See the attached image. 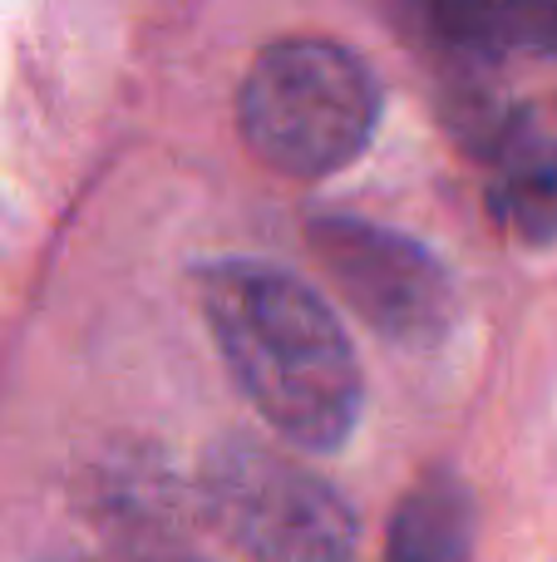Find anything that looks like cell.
I'll return each mask as SVG.
<instances>
[{
	"label": "cell",
	"instance_id": "obj_1",
	"mask_svg": "<svg viewBox=\"0 0 557 562\" xmlns=\"http://www.w3.org/2000/svg\"><path fill=\"white\" fill-rule=\"evenodd\" d=\"M197 291L247 400L292 445H341L361 415V370L331 306L306 281L262 262H213Z\"/></svg>",
	"mask_w": 557,
	"mask_h": 562
},
{
	"label": "cell",
	"instance_id": "obj_2",
	"mask_svg": "<svg viewBox=\"0 0 557 562\" xmlns=\"http://www.w3.org/2000/svg\"><path fill=\"white\" fill-rule=\"evenodd\" d=\"M242 138L286 178H326L345 168L375 134L380 85L336 40H276L247 69L237 99Z\"/></svg>",
	"mask_w": 557,
	"mask_h": 562
},
{
	"label": "cell",
	"instance_id": "obj_3",
	"mask_svg": "<svg viewBox=\"0 0 557 562\" xmlns=\"http://www.w3.org/2000/svg\"><path fill=\"white\" fill-rule=\"evenodd\" d=\"M203 504L252 562H351L355 553V514L336 488L257 439H223L207 454Z\"/></svg>",
	"mask_w": 557,
	"mask_h": 562
},
{
	"label": "cell",
	"instance_id": "obj_4",
	"mask_svg": "<svg viewBox=\"0 0 557 562\" xmlns=\"http://www.w3.org/2000/svg\"><path fill=\"white\" fill-rule=\"evenodd\" d=\"M316 262L345 301L390 340H434L454 311L444 267L410 243L365 217H311L306 227Z\"/></svg>",
	"mask_w": 557,
	"mask_h": 562
},
{
	"label": "cell",
	"instance_id": "obj_5",
	"mask_svg": "<svg viewBox=\"0 0 557 562\" xmlns=\"http://www.w3.org/2000/svg\"><path fill=\"white\" fill-rule=\"evenodd\" d=\"M414 35L459 65L557 59V0H405Z\"/></svg>",
	"mask_w": 557,
	"mask_h": 562
},
{
	"label": "cell",
	"instance_id": "obj_6",
	"mask_svg": "<svg viewBox=\"0 0 557 562\" xmlns=\"http://www.w3.org/2000/svg\"><path fill=\"white\" fill-rule=\"evenodd\" d=\"M493 178H489V213L499 217L503 233L519 243L543 247L557 243V144L533 134L523 119L509 138L489 154Z\"/></svg>",
	"mask_w": 557,
	"mask_h": 562
},
{
	"label": "cell",
	"instance_id": "obj_7",
	"mask_svg": "<svg viewBox=\"0 0 557 562\" xmlns=\"http://www.w3.org/2000/svg\"><path fill=\"white\" fill-rule=\"evenodd\" d=\"M474 494L454 474H424L390 518L385 562H469Z\"/></svg>",
	"mask_w": 557,
	"mask_h": 562
}]
</instances>
